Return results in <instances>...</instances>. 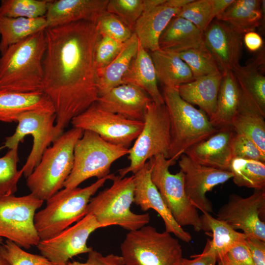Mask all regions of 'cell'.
Returning <instances> with one entry per match:
<instances>
[{
	"mask_svg": "<svg viewBox=\"0 0 265 265\" xmlns=\"http://www.w3.org/2000/svg\"><path fill=\"white\" fill-rule=\"evenodd\" d=\"M139 45L138 39L133 33L124 43L121 51L116 57L97 76L98 97L122 84L123 79L137 53Z\"/></svg>",
	"mask_w": 265,
	"mask_h": 265,
	"instance_id": "31",
	"label": "cell"
},
{
	"mask_svg": "<svg viewBox=\"0 0 265 265\" xmlns=\"http://www.w3.org/2000/svg\"><path fill=\"white\" fill-rule=\"evenodd\" d=\"M171 144L170 125L165 104L153 101L146 107L143 127L128 155L129 166L118 170L119 176L135 173L152 158L163 155L169 159Z\"/></svg>",
	"mask_w": 265,
	"mask_h": 265,
	"instance_id": "9",
	"label": "cell"
},
{
	"mask_svg": "<svg viewBox=\"0 0 265 265\" xmlns=\"http://www.w3.org/2000/svg\"><path fill=\"white\" fill-rule=\"evenodd\" d=\"M18 148L9 149L0 157V198L14 195L19 181L23 175L17 169Z\"/></svg>",
	"mask_w": 265,
	"mask_h": 265,
	"instance_id": "39",
	"label": "cell"
},
{
	"mask_svg": "<svg viewBox=\"0 0 265 265\" xmlns=\"http://www.w3.org/2000/svg\"><path fill=\"white\" fill-rule=\"evenodd\" d=\"M229 171L234 183L238 186L265 189V162L240 159H233Z\"/></svg>",
	"mask_w": 265,
	"mask_h": 265,
	"instance_id": "36",
	"label": "cell"
},
{
	"mask_svg": "<svg viewBox=\"0 0 265 265\" xmlns=\"http://www.w3.org/2000/svg\"><path fill=\"white\" fill-rule=\"evenodd\" d=\"M263 0H234L216 19L224 22L241 35L259 27L263 18Z\"/></svg>",
	"mask_w": 265,
	"mask_h": 265,
	"instance_id": "29",
	"label": "cell"
},
{
	"mask_svg": "<svg viewBox=\"0 0 265 265\" xmlns=\"http://www.w3.org/2000/svg\"><path fill=\"white\" fill-rule=\"evenodd\" d=\"M265 50H261L247 64L240 65L233 73L242 92L265 116Z\"/></svg>",
	"mask_w": 265,
	"mask_h": 265,
	"instance_id": "27",
	"label": "cell"
},
{
	"mask_svg": "<svg viewBox=\"0 0 265 265\" xmlns=\"http://www.w3.org/2000/svg\"><path fill=\"white\" fill-rule=\"evenodd\" d=\"M152 181L156 186L173 218L181 226H191L196 232L201 231L198 210L187 197L184 185V174L169 171L176 162L158 155L148 161Z\"/></svg>",
	"mask_w": 265,
	"mask_h": 265,
	"instance_id": "10",
	"label": "cell"
},
{
	"mask_svg": "<svg viewBox=\"0 0 265 265\" xmlns=\"http://www.w3.org/2000/svg\"><path fill=\"white\" fill-rule=\"evenodd\" d=\"M45 33L41 91L55 111L54 140L98 98L95 50L101 35L96 23L85 21L49 27Z\"/></svg>",
	"mask_w": 265,
	"mask_h": 265,
	"instance_id": "1",
	"label": "cell"
},
{
	"mask_svg": "<svg viewBox=\"0 0 265 265\" xmlns=\"http://www.w3.org/2000/svg\"><path fill=\"white\" fill-rule=\"evenodd\" d=\"M108 0H50L45 18L48 27L78 21L97 23Z\"/></svg>",
	"mask_w": 265,
	"mask_h": 265,
	"instance_id": "21",
	"label": "cell"
},
{
	"mask_svg": "<svg viewBox=\"0 0 265 265\" xmlns=\"http://www.w3.org/2000/svg\"><path fill=\"white\" fill-rule=\"evenodd\" d=\"M145 9V0H108L106 11L116 16L133 32Z\"/></svg>",
	"mask_w": 265,
	"mask_h": 265,
	"instance_id": "40",
	"label": "cell"
},
{
	"mask_svg": "<svg viewBox=\"0 0 265 265\" xmlns=\"http://www.w3.org/2000/svg\"><path fill=\"white\" fill-rule=\"evenodd\" d=\"M216 265H237L229 257L228 254L217 258Z\"/></svg>",
	"mask_w": 265,
	"mask_h": 265,
	"instance_id": "51",
	"label": "cell"
},
{
	"mask_svg": "<svg viewBox=\"0 0 265 265\" xmlns=\"http://www.w3.org/2000/svg\"><path fill=\"white\" fill-rule=\"evenodd\" d=\"M246 242L254 265H265V241L247 237Z\"/></svg>",
	"mask_w": 265,
	"mask_h": 265,
	"instance_id": "47",
	"label": "cell"
},
{
	"mask_svg": "<svg viewBox=\"0 0 265 265\" xmlns=\"http://www.w3.org/2000/svg\"><path fill=\"white\" fill-rule=\"evenodd\" d=\"M234 0H191L176 16L183 18L204 32L216 17Z\"/></svg>",
	"mask_w": 265,
	"mask_h": 265,
	"instance_id": "35",
	"label": "cell"
},
{
	"mask_svg": "<svg viewBox=\"0 0 265 265\" xmlns=\"http://www.w3.org/2000/svg\"><path fill=\"white\" fill-rule=\"evenodd\" d=\"M102 262L103 265H125L122 257L114 254L103 256Z\"/></svg>",
	"mask_w": 265,
	"mask_h": 265,
	"instance_id": "50",
	"label": "cell"
},
{
	"mask_svg": "<svg viewBox=\"0 0 265 265\" xmlns=\"http://www.w3.org/2000/svg\"><path fill=\"white\" fill-rule=\"evenodd\" d=\"M45 30L9 47L0 56V89L21 93L41 91Z\"/></svg>",
	"mask_w": 265,
	"mask_h": 265,
	"instance_id": "2",
	"label": "cell"
},
{
	"mask_svg": "<svg viewBox=\"0 0 265 265\" xmlns=\"http://www.w3.org/2000/svg\"><path fill=\"white\" fill-rule=\"evenodd\" d=\"M31 110L54 111L48 97L41 91L21 93L0 89V121L17 122L22 113Z\"/></svg>",
	"mask_w": 265,
	"mask_h": 265,
	"instance_id": "24",
	"label": "cell"
},
{
	"mask_svg": "<svg viewBox=\"0 0 265 265\" xmlns=\"http://www.w3.org/2000/svg\"><path fill=\"white\" fill-rule=\"evenodd\" d=\"M73 127L94 132L104 140L129 148L143 127V121L127 118L102 108L96 102L74 118Z\"/></svg>",
	"mask_w": 265,
	"mask_h": 265,
	"instance_id": "13",
	"label": "cell"
},
{
	"mask_svg": "<svg viewBox=\"0 0 265 265\" xmlns=\"http://www.w3.org/2000/svg\"><path fill=\"white\" fill-rule=\"evenodd\" d=\"M50 0H2L0 16L34 19L45 17Z\"/></svg>",
	"mask_w": 265,
	"mask_h": 265,
	"instance_id": "38",
	"label": "cell"
},
{
	"mask_svg": "<svg viewBox=\"0 0 265 265\" xmlns=\"http://www.w3.org/2000/svg\"><path fill=\"white\" fill-rule=\"evenodd\" d=\"M55 119V112L52 111L31 110L21 113L17 118L18 125L15 132L5 138L3 145L0 148H18L26 136H32L31 150L21 169L26 178L37 166L44 151L54 141Z\"/></svg>",
	"mask_w": 265,
	"mask_h": 265,
	"instance_id": "12",
	"label": "cell"
},
{
	"mask_svg": "<svg viewBox=\"0 0 265 265\" xmlns=\"http://www.w3.org/2000/svg\"><path fill=\"white\" fill-rule=\"evenodd\" d=\"M191 0H164L161 3L146 7L133 30L140 45L147 51L159 50V37L181 8Z\"/></svg>",
	"mask_w": 265,
	"mask_h": 265,
	"instance_id": "19",
	"label": "cell"
},
{
	"mask_svg": "<svg viewBox=\"0 0 265 265\" xmlns=\"http://www.w3.org/2000/svg\"><path fill=\"white\" fill-rule=\"evenodd\" d=\"M243 42L247 49L252 52L259 51L263 45L262 37L255 31L245 33L243 35Z\"/></svg>",
	"mask_w": 265,
	"mask_h": 265,
	"instance_id": "48",
	"label": "cell"
},
{
	"mask_svg": "<svg viewBox=\"0 0 265 265\" xmlns=\"http://www.w3.org/2000/svg\"><path fill=\"white\" fill-rule=\"evenodd\" d=\"M216 215L233 229L242 230L247 237L265 241V189H254L245 198L230 194Z\"/></svg>",
	"mask_w": 265,
	"mask_h": 265,
	"instance_id": "14",
	"label": "cell"
},
{
	"mask_svg": "<svg viewBox=\"0 0 265 265\" xmlns=\"http://www.w3.org/2000/svg\"><path fill=\"white\" fill-rule=\"evenodd\" d=\"M83 132L82 130L73 127L46 149L39 164L26 178L30 193L46 201L64 187L73 168L75 145Z\"/></svg>",
	"mask_w": 265,
	"mask_h": 265,
	"instance_id": "3",
	"label": "cell"
},
{
	"mask_svg": "<svg viewBox=\"0 0 265 265\" xmlns=\"http://www.w3.org/2000/svg\"><path fill=\"white\" fill-rule=\"evenodd\" d=\"M150 53L140 44L137 53L125 75L122 84L133 85L145 92L154 103L164 104Z\"/></svg>",
	"mask_w": 265,
	"mask_h": 265,
	"instance_id": "25",
	"label": "cell"
},
{
	"mask_svg": "<svg viewBox=\"0 0 265 265\" xmlns=\"http://www.w3.org/2000/svg\"><path fill=\"white\" fill-rule=\"evenodd\" d=\"M120 250L125 265H179L183 258L177 239L149 225L129 231Z\"/></svg>",
	"mask_w": 265,
	"mask_h": 265,
	"instance_id": "7",
	"label": "cell"
},
{
	"mask_svg": "<svg viewBox=\"0 0 265 265\" xmlns=\"http://www.w3.org/2000/svg\"><path fill=\"white\" fill-rule=\"evenodd\" d=\"M48 27L45 17L34 19L0 16V53L9 46Z\"/></svg>",
	"mask_w": 265,
	"mask_h": 265,
	"instance_id": "33",
	"label": "cell"
},
{
	"mask_svg": "<svg viewBox=\"0 0 265 265\" xmlns=\"http://www.w3.org/2000/svg\"><path fill=\"white\" fill-rule=\"evenodd\" d=\"M223 73L199 78L180 85L178 92L185 101L197 106L209 117L216 110L218 92Z\"/></svg>",
	"mask_w": 265,
	"mask_h": 265,
	"instance_id": "26",
	"label": "cell"
},
{
	"mask_svg": "<svg viewBox=\"0 0 265 265\" xmlns=\"http://www.w3.org/2000/svg\"><path fill=\"white\" fill-rule=\"evenodd\" d=\"M133 175L134 184L133 203L143 211L150 209L156 211L164 222L165 231L173 234L183 241L189 242L192 239L191 235L175 221L152 181L148 162Z\"/></svg>",
	"mask_w": 265,
	"mask_h": 265,
	"instance_id": "18",
	"label": "cell"
},
{
	"mask_svg": "<svg viewBox=\"0 0 265 265\" xmlns=\"http://www.w3.org/2000/svg\"><path fill=\"white\" fill-rule=\"evenodd\" d=\"M177 53L189 67L194 80L223 73L205 45Z\"/></svg>",
	"mask_w": 265,
	"mask_h": 265,
	"instance_id": "37",
	"label": "cell"
},
{
	"mask_svg": "<svg viewBox=\"0 0 265 265\" xmlns=\"http://www.w3.org/2000/svg\"><path fill=\"white\" fill-rule=\"evenodd\" d=\"M0 254L12 265H56L41 254L28 253L6 239L0 245Z\"/></svg>",
	"mask_w": 265,
	"mask_h": 265,
	"instance_id": "41",
	"label": "cell"
},
{
	"mask_svg": "<svg viewBox=\"0 0 265 265\" xmlns=\"http://www.w3.org/2000/svg\"><path fill=\"white\" fill-rule=\"evenodd\" d=\"M191 259L183 258L181 259L179 265H216V255L211 248L207 240L203 252L199 254L190 257Z\"/></svg>",
	"mask_w": 265,
	"mask_h": 265,
	"instance_id": "45",
	"label": "cell"
},
{
	"mask_svg": "<svg viewBox=\"0 0 265 265\" xmlns=\"http://www.w3.org/2000/svg\"><path fill=\"white\" fill-rule=\"evenodd\" d=\"M103 256L100 253L92 250L88 253V259L86 262H69L67 265H103Z\"/></svg>",
	"mask_w": 265,
	"mask_h": 265,
	"instance_id": "49",
	"label": "cell"
},
{
	"mask_svg": "<svg viewBox=\"0 0 265 265\" xmlns=\"http://www.w3.org/2000/svg\"><path fill=\"white\" fill-rule=\"evenodd\" d=\"M112 181L109 187L90 199L87 214L93 215L102 228L118 225L130 231L148 224L150 220L148 213L136 214L130 209L134 200L133 175L115 176Z\"/></svg>",
	"mask_w": 265,
	"mask_h": 265,
	"instance_id": "6",
	"label": "cell"
},
{
	"mask_svg": "<svg viewBox=\"0 0 265 265\" xmlns=\"http://www.w3.org/2000/svg\"><path fill=\"white\" fill-rule=\"evenodd\" d=\"M179 159L180 170L184 174L185 192L189 201L202 212H213L212 203L206 197V193L232 178V173L200 164L185 154Z\"/></svg>",
	"mask_w": 265,
	"mask_h": 265,
	"instance_id": "16",
	"label": "cell"
},
{
	"mask_svg": "<svg viewBox=\"0 0 265 265\" xmlns=\"http://www.w3.org/2000/svg\"><path fill=\"white\" fill-rule=\"evenodd\" d=\"M115 176L110 174L83 188L64 187L48 199L45 207L34 216L40 240L55 236L86 215L90 199L107 180H112Z\"/></svg>",
	"mask_w": 265,
	"mask_h": 265,
	"instance_id": "4",
	"label": "cell"
},
{
	"mask_svg": "<svg viewBox=\"0 0 265 265\" xmlns=\"http://www.w3.org/2000/svg\"><path fill=\"white\" fill-rule=\"evenodd\" d=\"M100 228L94 216L88 213L55 236L40 240L36 247L41 255L51 262L56 265H67L74 256L93 250L87 245V241L90 234Z\"/></svg>",
	"mask_w": 265,
	"mask_h": 265,
	"instance_id": "15",
	"label": "cell"
},
{
	"mask_svg": "<svg viewBox=\"0 0 265 265\" xmlns=\"http://www.w3.org/2000/svg\"><path fill=\"white\" fill-rule=\"evenodd\" d=\"M202 213L200 215L201 230L212 232V239L207 240L215 253L216 259L227 254L233 246L246 239L247 237L243 233L233 229L226 223L214 218L210 213Z\"/></svg>",
	"mask_w": 265,
	"mask_h": 265,
	"instance_id": "34",
	"label": "cell"
},
{
	"mask_svg": "<svg viewBox=\"0 0 265 265\" xmlns=\"http://www.w3.org/2000/svg\"><path fill=\"white\" fill-rule=\"evenodd\" d=\"M265 118L254 102L242 91L240 103L231 125L236 133L243 135L252 141L264 155Z\"/></svg>",
	"mask_w": 265,
	"mask_h": 265,
	"instance_id": "28",
	"label": "cell"
},
{
	"mask_svg": "<svg viewBox=\"0 0 265 265\" xmlns=\"http://www.w3.org/2000/svg\"><path fill=\"white\" fill-rule=\"evenodd\" d=\"M234 132L231 126L218 129L207 139L191 147L184 154L200 164L229 171L232 159L231 140Z\"/></svg>",
	"mask_w": 265,
	"mask_h": 265,
	"instance_id": "20",
	"label": "cell"
},
{
	"mask_svg": "<svg viewBox=\"0 0 265 265\" xmlns=\"http://www.w3.org/2000/svg\"><path fill=\"white\" fill-rule=\"evenodd\" d=\"M101 36H106L117 41L125 43L133 32L116 16L106 10L97 22Z\"/></svg>",
	"mask_w": 265,
	"mask_h": 265,
	"instance_id": "42",
	"label": "cell"
},
{
	"mask_svg": "<svg viewBox=\"0 0 265 265\" xmlns=\"http://www.w3.org/2000/svg\"><path fill=\"white\" fill-rule=\"evenodd\" d=\"M159 49L176 53L196 49L205 45L204 32L190 21L175 16L161 33Z\"/></svg>",
	"mask_w": 265,
	"mask_h": 265,
	"instance_id": "23",
	"label": "cell"
},
{
	"mask_svg": "<svg viewBox=\"0 0 265 265\" xmlns=\"http://www.w3.org/2000/svg\"><path fill=\"white\" fill-rule=\"evenodd\" d=\"M242 37L227 24L217 19L213 20L204 31L205 46L223 74L233 72L240 65Z\"/></svg>",
	"mask_w": 265,
	"mask_h": 265,
	"instance_id": "17",
	"label": "cell"
},
{
	"mask_svg": "<svg viewBox=\"0 0 265 265\" xmlns=\"http://www.w3.org/2000/svg\"><path fill=\"white\" fill-rule=\"evenodd\" d=\"M158 80L163 87L178 89L194 80L191 70L178 53L159 50L150 53Z\"/></svg>",
	"mask_w": 265,
	"mask_h": 265,
	"instance_id": "30",
	"label": "cell"
},
{
	"mask_svg": "<svg viewBox=\"0 0 265 265\" xmlns=\"http://www.w3.org/2000/svg\"><path fill=\"white\" fill-rule=\"evenodd\" d=\"M232 159L240 158L265 162L263 154L254 143L246 136L234 132L231 140Z\"/></svg>",
	"mask_w": 265,
	"mask_h": 265,
	"instance_id": "44",
	"label": "cell"
},
{
	"mask_svg": "<svg viewBox=\"0 0 265 265\" xmlns=\"http://www.w3.org/2000/svg\"><path fill=\"white\" fill-rule=\"evenodd\" d=\"M129 151L130 148L111 144L94 132L84 131L75 145L73 168L64 187H77L90 178L100 179L108 175L112 163L128 156Z\"/></svg>",
	"mask_w": 265,
	"mask_h": 265,
	"instance_id": "8",
	"label": "cell"
},
{
	"mask_svg": "<svg viewBox=\"0 0 265 265\" xmlns=\"http://www.w3.org/2000/svg\"><path fill=\"white\" fill-rule=\"evenodd\" d=\"M31 193L0 198V238L28 249L37 246L40 238L34 224L36 212L43 205Z\"/></svg>",
	"mask_w": 265,
	"mask_h": 265,
	"instance_id": "11",
	"label": "cell"
},
{
	"mask_svg": "<svg viewBox=\"0 0 265 265\" xmlns=\"http://www.w3.org/2000/svg\"><path fill=\"white\" fill-rule=\"evenodd\" d=\"M0 265H12L6 259L0 254Z\"/></svg>",
	"mask_w": 265,
	"mask_h": 265,
	"instance_id": "52",
	"label": "cell"
},
{
	"mask_svg": "<svg viewBox=\"0 0 265 265\" xmlns=\"http://www.w3.org/2000/svg\"><path fill=\"white\" fill-rule=\"evenodd\" d=\"M162 94L170 119L168 159L176 162L187 149L207 139L218 129L202 109L184 100L177 88L163 87Z\"/></svg>",
	"mask_w": 265,
	"mask_h": 265,
	"instance_id": "5",
	"label": "cell"
},
{
	"mask_svg": "<svg viewBox=\"0 0 265 265\" xmlns=\"http://www.w3.org/2000/svg\"><path fill=\"white\" fill-rule=\"evenodd\" d=\"M2 241H3L2 238H0V244H2L3 243Z\"/></svg>",
	"mask_w": 265,
	"mask_h": 265,
	"instance_id": "53",
	"label": "cell"
},
{
	"mask_svg": "<svg viewBox=\"0 0 265 265\" xmlns=\"http://www.w3.org/2000/svg\"><path fill=\"white\" fill-rule=\"evenodd\" d=\"M152 101L142 90L122 84L98 97L96 102L104 109L128 119L143 121L145 109Z\"/></svg>",
	"mask_w": 265,
	"mask_h": 265,
	"instance_id": "22",
	"label": "cell"
},
{
	"mask_svg": "<svg viewBox=\"0 0 265 265\" xmlns=\"http://www.w3.org/2000/svg\"><path fill=\"white\" fill-rule=\"evenodd\" d=\"M241 95V89L233 72L224 73L217 97L216 110L214 115L209 119L215 128L218 129L231 126Z\"/></svg>",
	"mask_w": 265,
	"mask_h": 265,
	"instance_id": "32",
	"label": "cell"
},
{
	"mask_svg": "<svg viewBox=\"0 0 265 265\" xmlns=\"http://www.w3.org/2000/svg\"><path fill=\"white\" fill-rule=\"evenodd\" d=\"M228 254L237 265H254L247 244L246 238L233 246L229 249Z\"/></svg>",
	"mask_w": 265,
	"mask_h": 265,
	"instance_id": "46",
	"label": "cell"
},
{
	"mask_svg": "<svg viewBox=\"0 0 265 265\" xmlns=\"http://www.w3.org/2000/svg\"><path fill=\"white\" fill-rule=\"evenodd\" d=\"M124 43L101 36L95 50L97 76L111 62L121 51Z\"/></svg>",
	"mask_w": 265,
	"mask_h": 265,
	"instance_id": "43",
	"label": "cell"
}]
</instances>
